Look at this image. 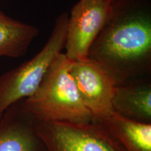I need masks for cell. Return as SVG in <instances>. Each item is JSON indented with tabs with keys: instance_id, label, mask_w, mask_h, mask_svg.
Segmentation results:
<instances>
[{
	"instance_id": "1",
	"label": "cell",
	"mask_w": 151,
	"mask_h": 151,
	"mask_svg": "<svg viewBox=\"0 0 151 151\" xmlns=\"http://www.w3.org/2000/svg\"><path fill=\"white\" fill-rule=\"evenodd\" d=\"M88 58L116 86L151 73V0H113L109 18Z\"/></svg>"
},
{
	"instance_id": "2",
	"label": "cell",
	"mask_w": 151,
	"mask_h": 151,
	"mask_svg": "<svg viewBox=\"0 0 151 151\" xmlns=\"http://www.w3.org/2000/svg\"><path fill=\"white\" fill-rule=\"evenodd\" d=\"M72 62L63 52L58 55L36 91L23 100L24 109L34 120L69 123L93 122L70 73Z\"/></svg>"
},
{
	"instance_id": "3",
	"label": "cell",
	"mask_w": 151,
	"mask_h": 151,
	"mask_svg": "<svg viewBox=\"0 0 151 151\" xmlns=\"http://www.w3.org/2000/svg\"><path fill=\"white\" fill-rule=\"evenodd\" d=\"M69 14L57 17L50 37L32 58L0 76V118L12 105L31 97L58 55L65 49Z\"/></svg>"
},
{
	"instance_id": "4",
	"label": "cell",
	"mask_w": 151,
	"mask_h": 151,
	"mask_svg": "<svg viewBox=\"0 0 151 151\" xmlns=\"http://www.w3.org/2000/svg\"><path fill=\"white\" fill-rule=\"evenodd\" d=\"M34 124L47 151H124L116 138L97 122L34 120Z\"/></svg>"
},
{
	"instance_id": "5",
	"label": "cell",
	"mask_w": 151,
	"mask_h": 151,
	"mask_svg": "<svg viewBox=\"0 0 151 151\" xmlns=\"http://www.w3.org/2000/svg\"><path fill=\"white\" fill-rule=\"evenodd\" d=\"M111 1L79 0L68 18L65 55L71 61L88 59L92 43L109 18Z\"/></svg>"
},
{
	"instance_id": "6",
	"label": "cell",
	"mask_w": 151,
	"mask_h": 151,
	"mask_svg": "<svg viewBox=\"0 0 151 151\" xmlns=\"http://www.w3.org/2000/svg\"><path fill=\"white\" fill-rule=\"evenodd\" d=\"M70 73L93 122H99L114 113L112 102L116 84L104 69L88 58L73 62Z\"/></svg>"
},
{
	"instance_id": "7",
	"label": "cell",
	"mask_w": 151,
	"mask_h": 151,
	"mask_svg": "<svg viewBox=\"0 0 151 151\" xmlns=\"http://www.w3.org/2000/svg\"><path fill=\"white\" fill-rule=\"evenodd\" d=\"M0 151H47L23 100L9 107L0 118Z\"/></svg>"
},
{
	"instance_id": "8",
	"label": "cell",
	"mask_w": 151,
	"mask_h": 151,
	"mask_svg": "<svg viewBox=\"0 0 151 151\" xmlns=\"http://www.w3.org/2000/svg\"><path fill=\"white\" fill-rule=\"evenodd\" d=\"M114 113L129 120L151 123L150 76L133 79L116 86Z\"/></svg>"
},
{
	"instance_id": "9",
	"label": "cell",
	"mask_w": 151,
	"mask_h": 151,
	"mask_svg": "<svg viewBox=\"0 0 151 151\" xmlns=\"http://www.w3.org/2000/svg\"><path fill=\"white\" fill-rule=\"evenodd\" d=\"M95 122L116 138L124 151H151V123L134 121L116 113Z\"/></svg>"
},
{
	"instance_id": "10",
	"label": "cell",
	"mask_w": 151,
	"mask_h": 151,
	"mask_svg": "<svg viewBox=\"0 0 151 151\" xmlns=\"http://www.w3.org/2000/svg\"><path fill=\"white\" fill-rule=\"evenodd\" d=\"M39 35L37 27L14 20L0 10V57L24 55Z\"/></svg>"
},
{
	"instance_id": "11",
	"label": "cell",
	"mask_w": 151,
	"mask_h": 151,
	"mask_svg": "<svg viewBox=\"0 0 151 151\" xmlns=\"http://www.w3.org/2000/svg\"><path fill=\"white\" fill-rule=\"evenodd\" d=\"M102 1H113V0H102Z\"/></svg>"
}]
</instances>
